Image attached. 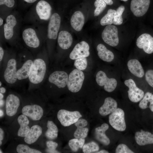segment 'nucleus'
<instances>
[{"instance_id":"nucleus-1","label":"nucleus","mask_w":153,"mask_h":153,"mask_svg":"<svg viewBox=\"0 0 153 153\" xmlns=\"http://www.w3.org/2000/svg\"><path fill=\"white\" fill-rule=\"evenodd\" d=\"M47 61L44 56L34 58L28 79L29 90L40 88L44 82L47 76Z\"/></svg>"},{"instance_id":"nucleus-2","label":"nucleus","mask_w":153,"mask_h":153,"mask_svg":"<svg viewBox=\"0 0 153 153\" xmlns=\"http://www.w3.org/2000/svg\"><path fill=\"white\" fill-rule=\"evenodd\" d=\"M17 58L9 57L3 59L0 64L1 81L10 87L17 85Z\"/></svg>"},{"instance_id":"nucleus-3","label":"nucleus","mask_w":153,"mask_h":153,"mask_svg":"<svg viewBox=\"0 0 153 153\" xmlns=\"http://www.w3.org/2000/svg\"><path fill=\"white\" fill-rule=\"evenodd\" d=\"M34 58L24 55L17 58V77L19 84L28 80Z\"/></svg>"},{"instance_id":"nucleus-4","label":"nucleus","mask_w":153,"mask_h":153,"mask_svg":"<svg viewBox=\"0 0 153 153\" xmlns=\"http://www.w3.org/2000/svg\"><path fill=\"white\" fill-rule=\"evenodd\" d=\"M84 75L81 71L77 69L73 70L68 76L67 84L69 90L77 92L81 89L84 79Z\"/></svg>"},{"instance_id":"nucleus-5","label":"nucleus","mask_w":153,"mask_h":153,"mask_svg":"<svg viewBox=\"0 0 153 153\" xmlns=\"http://www.w3.org/2000/svg\"><path fill=\"white\" fill-rule=\"evenodd\" d=\"M68 76L64 71L56 70L47 76L43 84H52L59 88H63L67 85Z\"/></svg>"},{"instance_id":"nucleus-6","label":"nucleus","mask_w":153,"mask_h":153,"mask_svg":"<svg viewBox=\"0 0 153 153\" xmlns=\"http://www.w3.org/2000/svg\"><path fill=\"white\" fill-rule=\"evenodd\" d=\"M57 117L63 126L67 127L75 124L82 115L78 111H70L61 109L58 111Z\"/></svg>"},{"instance_id":"nucleus-7","label":"nucleus","mask_w":153,"mask_h":153,"mask_svg":"<svg viewBox=\"0 0 153 153\" xmlns=\"http://www.w3.org/2000/svg\"><path fill=\"white\" fill-rule=\"evenodd\" d=\"M124 112L122 109L118 108L109 116V122L115 129L119 131H124L126 128L124 118Z\"/></svg>"},{"instance_id":"nucleus-8","label":"nucleus","mask_w":153,"mask_h":153,"mask_svg":"<svg viewBox=\"0 0 153 153\" xmlns=\"http://www.w3.org/2000/svg\"><path fill=\"white\" fill-rule=\"evenodd\" d=\"M21 102V99L17 94L10 92L7 96L5 101L6 113L8 116L11 117L17 113Z\"/></svg>"},{"instance_id":"nucleus-9","label":"nucleus","mask_w":153,"mask_h":153,"mask_svg":"<svg viewBox=\"0 0 153 153\" xmlns=\"http://www.w3.org/2000/svg\"><path fill=\"white\" fill-rule=\"evenodd\" d=\"M101 36L104 41L112 46H116L118 44V30L114 26H107L103 31Z\"/></svg>"},{"instance_id":"nucleus-10","label":"nucleus","mask_w":153,"mask_h":153,"mask_svg":"<svg viewBox=\"0 0 153 153\" xmlns=\"http://www.w3.org/2000/svg\"><path fill=\"white\" fill-rule=\"evenodd\" d=\"M22 114L33 121L41 120L44 114L42 108L37 104L26 105L22 109Z\"/></svg>"},{"instance_id":"nucleus-11","label":"nucleus","mask_w":153,"mask_h":153,"mask_svg":"<svg viewBox=\"0 0 153 153\" xmlns=\"http://www.w3.org/2000/svg\"><path fill=\"white\" fill-rule=\"evenodd\" d=\"M96 80L99 85L104 86V89L106 91L110 92L113 91L117 85V81L114 78H109L105 73L99 71L96 75Z\"/></svg>"},{"instance_id":"nucleus-12","label":"nucleus","mask_w":153,"mask_h":153,"mask_svg":"<svg viewBox=\"0 0 153 153\" xmlns=\"http://www.w3.org/2000/svg\"><path fill=\"white\" fill-rule=\"evenodd\" d=\"M124 84L129 88L128 91V97L132 102L137 103L143 98L144 95V92L137 87L134 81L132 79H129L124 81Z\"/></svg>"},{"instance_id":"nucleus-13","label":"nucleus","mask_w":153,"mask_h":153,"mask_svg":"<svg viewBox=\"0 0 153 153\" xmlns=\"http://www.w3.org/2000/svg\"><path fill=\"white\" fill-rule=\"evenodd\" d=\"M150 0H132L130 9L133 14L137 17L144 15L149 8Z\"/></svg>"},{"instance_id":"nucleus-14","label":"nucleus","mask_w":153,"mask_h":153,"mask_svg":"<svg viewBox=\"0 0 153 153\" xmlns=\"http://www.w3.org/2000/svg\"><path fill=\"white\" fill-rule=\"evenodd\" d=\"M88 44L85 41H82L76 45L69 55V58L75 60L88 57L90 54Z\"/></svg>"},{"instance_id":"nucleus-15","label":"nucleus","mask_w":153,"mask_h":153,"mask_svg":"<svg viewBox=\"0 0 153 153\" xmlns=\"http://www.w3.org/2000/svg\"><path fill=\"white\" fill-rule=\"evenodd\" d=\"M22 36L24 42L28 47L36 48L39 46L40 40L34 29L28 28L25 29Z\"/></svg>"},{"instance_id":"nucleus-16","label":"nucleus","mask_w":153,"mask_h":153,"mask_svg":"<svg viewBox=\"0 0 153 153\" xmlns=\"http://www.w3.org/2000/svg\"><path fill=\"white\" fill-rule=\"evenodd\" d=\"M60 23V16L57 13H54L50 17L48 25V36L49 39H57Z\"/></svg>"},{"instance_id":"nucleus-17","label":"nucleus","mask_w":153,"mask_h":153,"mask_svg":"<svg viewBox=\"0 0 153 153\" xmlns=\"http://www.w3.org/2000/svg\"><path fill=\"white\" fill-rule=\"evenodd\" d=\"M136 45L139 48L142 49L148 54L153 52V37L147 33H143L137 39Z\"/></svg>"},{"instance_id":"nucleus-18","label":"nucleus","mask_w":153,"mask_h":153,"mask_svg":"<svg viewBox=\"0 0 153 153\" xmlns=\"http://www.w3.org/2000/svg\"><path fill=\"white\" fill-rule=\"evenodd\" d=\"M36 10L41 20H47L50 17L52 8L49 4L45 1L42 0L38 2L36 6Z\"/></svg>"},{"instance_id":"nucleus-19","label":"nucleus","mask_w":153,"mask_h":153,"mask_svg":"<svg viewBox=\"0 0 153 153\" xmlns=\"http://www.w3.org/2000/svg\"><path fill=\"white\" fill-rule=\"evenodd\" d=\"M117 108L116 101L111 97L106 98L103 105L99 108V112L102 116L112 113Z\"/></svg>"},{"instance_id":"nucleus-20","label":"nucleus","mask_w":153,"mask_h":153,"mask_svg":"<svg viewBox=\"0 0 153 153\" xmlns=\"http://www.w3.org/2000/svg\"><path fill=\"white\" fill-rule=\"evenodd\" d=\"M135 139L137 143L140 146L153 144V134L143 130L135 133Z\"/></svg>"},{"instance_id":"nucleus-21","label":"nucleus","mask_w":153,"mask_h":153,"mask_svg":"<svg viewBox=\"0 0 153 153\" xmlns=\"http://www.w3.org/2000/svg\"><path fill=\"white\" fill-rule=\"evenodd\" d=\"M72 37L68 31H62L59 33L58 42L59 46L62 49H68L71 46L73 42Z\"/></svg>"},{"instance_id":"nucleus-22","label":"nucleus","mask_w":153,"mask_h":153,"mask_svg":"<svg viewBox=\"0 0 153 153\" xmlns=\"http://www.w3.org/2000/svg\"><path fill=\"white\" fill-rule=\"evenodd\" d=\"M42 129L41 126L37 125L32 126L27 135L24 137L26 143L31 144L35 143L42 133Z\"/></svg>"},{"instance_id":"nucleus-23","label":"nucleus","mask_w":153,"mask_h":153,"mask_svg":"<svg viewBox=\"0 0 153 153\" xmlns=\"http://www.w3.org/2000/svg\"><path fill=\"white\" fill-rule=\"evenodd\" d=\"M109 128L108 125L104 123L100 126L96 128L95 129V135L96 139L105 145H109L110 142L109 139L105 133Z\"/></svg>"},{"instance_id":"nucleus-24","label":"nucleus","mask_w":153,"mask_h":153,"mask_svg":"<svg viewBox=\"0 0 153 153\" xmlns=\"http://www.w3.org/2000/svg\"><path fill=\"white\" fill-rule=\"evenodd\" d=\"M17 23L16 19L12 15L8 16L6 18V23L4 26V32L5 38L9 40L13 36V28Z\"/></svg>"},{"instance_id":"nucleus-25","label":"nucleus","mask_w":153,"mask_h":153,"mask_svg":"<svg viewBox=\"0 0 153 153\" xmlns=\"http://www.w3.org/2000/svg\"><path fill=\"white\" fill-rule=\"evenodd\" d=\"M17 121L20 126L17 135L19 137H24L30 130V128L28 126L29 120L27 116L22 114L18 116Z\"/></svg>"},{"instance_id":"nucleus-26","label":"nucleus","mask_w":153,"mask_h":153,"mask_svg":"<svg viewBox=\"0 0 153 153\" xmlns=\"http://www.w3.org/2000/svg\"><path fill=\"white\" fill-rule=\"evenodd\" d=\"M84 17L82 12L80 11L75 12L73 14L70 20L72 27L75 30L80 31L84 23Z\"/></svg>"},{"instance_id":"nucleus-27","label":"nucleus","mask_w":153,"mask_h":153,"mask_svg":"<svg viewBox=\"0 0 153 153\" xmlns=\"http://www.w3.org/2000/svg\"><path fill=\"white\" fill-rule=\"evenodd\" d=\"M127 65L129 70L135 76L139 78H142L144 75V70L138 60H130L128 62Z\"/></svg>"},{"instance_id":"nucleus-28","label":"nucleus","mask_w":153,"mask_h":153,"mask_svg":"<svg viewBox=\"0 0 153 153\" xmlns=\"http://www.w3.org/2000/svg\"><path fill=\"white\" fill-rule=\"evenodd\" d=\"M98 55L99 57L103 61L110 62L114 59L113 53L107 49L105 46L102 44L98 45L97 47Z\"/></svg>"},{"instance_id":"nucleus-29","label":"nucleus","mask_w":153,"mask_h":153,"mask_svg":"<svg viewBox=\"0 0 153 153\" xmlns=\"http://www.w3.org/2000/svg\"><path fill=\"white\" fill-rule=\"evenodd\" d=\"M139 106L143 109L149 107L153 112V94L149 92H146L139 102Z\"/></svg>"},{"instance_id":"nucleus-30","label":"nucleus","mask_w":153,"mask_h":153,"mask_svg":"<svg viewBox=\"0 0 153 153\" xmlns=\"http://www.w3.org/2000/svg\"><path fill=\"white\" fill-rule=\"evenodd\" d=\"M47 127V129L45 133L46 137L50 140L56 138L58 136V130L56 124L52 121L48 120Z\"/></svg>"},{"instance_id":"nucleus-31","label":"nucleus","mask_w":153,"mask_h":153,"mask_svg":"<svg viewBox=\"0 0 153 153\" xmlns=\"http://www.w3.org/2000/svg\"><path fill=\"white\" fill-rule=\"evenodd\" d=\"M116 10L110 9L107 13L101 19L100 24L102 26L111 25L113 23V20Z\"/></svg>"},{"instance_id":"nucleus-32","label":"nucleus","mask_w":153,"mask_h":153,"mask_svg":"<svg viewBox=\"0 0 153 153\" xmlns=\"http://www.w3.org/2000/svg\"><path fill=\"white\" fill-rule=\"evenodd\" d=\"M84 139L75 138L70 140L68 144L72 151L76 152L79 148H82L85 142Z\"/></svg>"},{"instance_id":"nucleus-33","label":"nucleus","mask_w":153,"mask_h":153,"mask_svg":"<svg viewBox=\"0 0 153 153\" xmlns=\"http://www.w3.org/2000/svg\"><path fill=\"white\" fill-rule=\"evenodd\" d=\"M125 9V7L122 5L120 6L117 9L113 20L114 24L118 25L122 24L123 18L122 15Z\"/></svg>"},{"instance_id":"nucleus-34","label":"nucleus","mask_w":153,"mask_h":153,"mask_svg":"<svg viewBox=\"0 0 153 153\" xmlns=\"http://www.w3.org/2000/svg\"><path fill=\"white\" fill-rule=\"evenodd\" d=\"M16 150L18 153H41L38 150L31 148L28 145L23 144H20L16 148Z\"/></svg>"},{"instance_id":"nucleus-35","label":"nucleus","mask_w":153,"mask_h":153,"mask_svg":"<svg viewBox=\"0 0 153 153\" xmlns=\"http://www.w3.org/2000/svg\"><path fill=\"white\" fill-rule=\"evenodd\" d=\"M99 150L98 144L92 141L84 144L82 147V151L84 153H90L97 152Z\"/></svg>"},{"instance_id":"nucleus-36","label":"nucleus","mask_w":153,"mask_h":153,"mask_svg":"<svg viewBox=\"0 0 153 153\" xmlns=\"http://www.w3.org/2000/svg\"><path fill=\"white\" fill-rule=\"evenodd\" d=\"M94 5L95 7L94 12L95 16L99 15L106 7V3L103 0H96Z\"/></svg>"},{"instance_id":"nucleus-37","label":"nucleus","mask_w":153,"mask_h":153,"mask_svg":"<svg viewBox=\"0 0 153 153\" xmlns=\"http://www.w3.org/2000/svg\"><path fill=\"white\" fill-rule=\"evenodd\" d=\"M88 131L87 128L77 127L74 133V137L77 139H84L87 137Z\"/></svg>"},{"instance_id":"nucleus-38","label":"nucleus","mask_w":153,"mask_h":153,"mask_svg":"<svg viewBox=\"0 0 153 153\" xmlns=\"http://www.w3.org/2000/svg\"><path fill=\"white\" fill-rule=\"evenodd\" d=\"M87 61L86 58H82L75 60L74 65L76 68L81 71L84 70L87 67Z\"/></svg>"},{"instance_id":"nucleus-39","label":"nucleus","mask_w":153,"mask_h":153,"mask_svg":"<svg viewBox=\"0 0 153 153\" xmlns=\"http://www.w3.org/2000/svg\"><path fill=\"white\" fill-rule=\"evenodd\" d=\"M115 152L116 153H133V152L131 150L126 144H121L116 147Z\"/></svg>"},{"instance_id":"nucleus-40","label":"nucleus","mask_w":153,"mask_h":153,"mask_svg":"<svg viewBox=\"0 0 153 153\" xmlns=\"http://www.w3.org/2000/svg\"><path fill=\"white\" fill-rule=\"evenodd\" d=\"M145 77L148 83L153 88V70H148L145 73Z\"/></svg>"},{"instance_id":"nucleus-41","label":"nucleus","mask_w":153,"mask_h":153,"mask_svg":"<svg viewBox=\"0 0 153 153\" xmlns=\"http://www.w3.org/2000/svg\"><path fill=\"white\" fill-rule=\"evenodd\" d=\"M46 145L48 149L51 150H56L58 145L57 143L51 141H47Z\"/></svg>"},{"instance_id":"nucleus-42","label":"nucleus","mask_w":153,"mask_h":153,"mask_svg":"<svg viewBox=\"0 0 153 153\" xmlns=\"http://www.w3.org/2000/svg\"><path fill=\"white\" fill-rule=\"evenodd\" d=\"M88 122L86 120L84 119H79L75 123V125L77 127H85L87 126Z\"/></svg>"},{"instance_id":"nucleus-43","label":"nucleus","mask_w":153,"mask_h":153,"mask_svg":"<svg viewBox=\"0 0 153 153\" xmlns=\"http://www.w3.org/2000/svg\"><path fill=\"white\" fill-rule=\"evenodd\" d=\"M15 3L14 0H0V5H5L8 7H12Z\"/></svg>"},{"instance_id":"nucleus-44","label":"nucleus","mask_w":153,"mask_h":153,"mask_svg":"<svg viewBox=\"0 0 153 153\" xmlns=\"http://www.w3.org/2000/svg\"><path fill=\"white\" fill-rule=\"evenodd\" d=\"M4 51L3 48L0 47V63L1 64L4 58Z\"/></svg>"},{"instance_id":"nucleus-45","label":"nucleus","mask_w":153,"mask_h":153,"mask_svg":"<svg viewBox=\"0 0 153 153\" xmlns=\"http://www.w3.org/2000/svg\"><path fill=\"white\" fill-rule=\"evenodd\" d=\"M4 131L3 129L0 128V141H2L4 137Z\"/></svg>"},{"instance_id":"nucleus-46","label":"nucleus","mask_w":153,"mask_h":153,"mask_svg":"<svg viewBox=\"0 0 153 153\" xmlns=\"http://www.w3.org/2000/svg\"><path fill=\"white\" fill-rule=\"evenodd\" d=\"M107 4L111 5L113 3V2L112 0H103Z\"/></svg>"},{"instance_id":"nucleus-47","label":"nucleus","mask_w":153,"mask_h":153,"mask_svg":"<svg viewBox=\"0 0 153 153\" xmlns=\"http://www.w3.org/2000/svg\"><path fill=\"white\" fill-rule=\"evenodd\" d=\"M6 89L4 87H0V93L3 94H4L6 92Z\"/></svg>"},{"instance_id":"nucleus-48","label":"nucleus","mask_w":153,"mask_h":153,"mask_svg":"<svg viewBox=\"0 0 153 153\" xmlns=\"http://www.w3.org/2000/svg\"><path fill=\"white\" fill-rule=\"evenodd\" d=\"M47 152H48L49 153H60V152H58V151L55 150H50L48 149L47 150Z\"/></svg>"},{"instance_id":"nucleus-49","label":"nucleus","mask_w":153,"mask_h":153,"mask_svg":"<svg viewBox=\"0 0 153 153\" xmlns=\"http://www.w3.org/2000/svg\"><path fill=\"white\" fill-rule=\"evenodd\" d=\"M95 153H109V152L105 150H101L99 151H97Z\"/></svg>"},{"instance_id":"nucleus-50","label":"nucleus","mask_w":153,"mask_h":153,"mask_svg":"<svg viewBox=\"0 0 153 153\" xmlns=\"http://www.w3.org/2000/svg\"><path fill=\"white\" fill-rule=\"evenodd\" d=\"M26 2L29 3H32L36 1L37 0H24Z\"/></svg>"},{"instance_id":"nucleus-51","label":"nucleus","mask_w":153,"mask_h":153,"mask_svg":"<svg viewBox=\"0 0 153 153\" xmlns=\"http://www.w3.org/2000/svg\"><path fill=\"white\" fill-rule=\"evenodd\" d=\"M4 104V101L3 99L0 100V107H2Z\"/></svg>"},{"instance_id":"nucleus-52","label":"nucleus","mask_w":153,"mask_h":153,"mask_svg":"<svg viewBox=\"0 0 153 153\" xmlns=\"http://www.w3.org/2000/svg\"><path fill=\"white\" fill-rule=\"evenodd\" d=\"M3 24V20L1 18H0V26H1Z\"/></svg>"},{"instance_id":"nucleus-53","label":"nucleus","mask_w":153,"mask_h":153,"mask_svg":"<svg viewBox=\"0 0 153 153\" xmlns=\"http://www.w3.org/2000/svg\"><path fill=\"white\" fill-rule=\"evenodd\" d=\"M3 112L1 109H0V117H1L2 116H3Z\"/></svg>"},{"instance_id":"nucleus-54","label":"nucleus","mask_w":153,"mask_h":153,"mask_svg":"<svg viewBox=\"0 0 153 153\" xmlns=\"http://www.w3.org/2000/svg\"><path fill=\"white\" fill-rule=\"evenodd\" d=\"M4 97L3 95V94L0 93V100L3 99Z\"/></svg>"},{"instance_id":"nucleus-55","label":"nucleus","mask_w":153,"mask_h":153,"mask_svg":"<svg viewBox=\"0 0 153 153\" xmlns=\"http://www.w3.org/2000/svg\"><path fill=\"white\" fill-rule=\"evenodd\" d=\"M120 0L123 1H127L128 0Z\"/></svg>"},{"instance_id":"nucleus-56","label":"nucleus","mask_w":153,"mask_h":153,"mask_svg":"<svg viewBox=\"0 0 153 153\" xmlns=\"http://www.w3.org/2000/svg\"><path fill=\"white\" fill-rule=\"evenodd\" d=\"M0 153H2V151L1 150V149L0 150Z\"/></svg>"}]
</instances>
